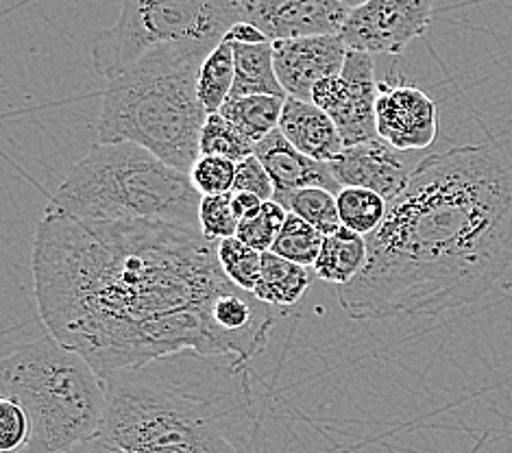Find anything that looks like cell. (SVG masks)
I'll use <instances>...</instances> for the list:
<instances>
[{"instance_id": "1", "label": "cell", "mask_w": 512, "mask_h": 453, "mask_svg": "<svg viewBox=\"0 0 512 453\" xmlns=\"http://www.w3.org/2000/svg\"><path fill=\"white\" fill-rule=\"evenodd\" d=\"M40 318L103 379L168 355H249L216 325L231 288L201 231L105 223L44 210L33 240Z\"/></svg>"}, {"instance_id": "2", "label": "cell", "mask_w": 512, "mask_h": 453, "mask_svg": "<svg viewBox=\"0 0 512 453\" xmlns=\"http://www.w3.org/2000/svg\"><path fill=\"white\" fill-rule=\"evenodd\" d=\"M338 303L353 321L436 316L482 301L512 264V164L495 144L423 155L367 238Z\"/></svg>"}, {"instance_id": "3", "label": "cell", "mask_w": 512, "mask_h": 453, "mask_svg": "<svg viewBox=\"0 0 512 453\" xmlns=\"http://www.w3.org/2000/svg\"><path fill=\"white\" fill-rule=\"evenodd\" d=\"M103 434L127 453H255L249 366L184 351L105 379Z\"/></svg>"}, {"instance_id": "4", "label": "cell", "mask_w": 512, "mask_h": 453, "mask_svg": "<svg viewBox=\"0 0 512 453\" xmlns=\"http://www.w3.org/2000/svg\"><path fill=\"white\" fill-rule=\"evenodd\" d=\"M210 53L201 46L157 48L109 81L96 125L101 144H138L190 175L207 120L199 70Z\"/></svg>"}, {"instance_id": "5", "label": "cell", "mask_w": 512, "mask_h": 453, "mask_svg": "<svg viewBox=\"0 0 512 453\" xmlns=\"http://www.w3.org/2000/svg\"><path fill=\"white\" fill-rule=\"evenodd\" d=\"M203 197L190 175L138 144H96L68 170L46 210L105 223H153L201 231Z\"/></svg>"}, {"instance_id": "6", "label": "cell", "mask_w": 512, "mask_h": 453, "mask_svg": "<svg viewBox=\"0 0 512 453\" xmlns=\"http://www.w3.org/2000/svg\"><path fill=\"white\" fill-rule=\"evenodd\" d=\"M0 399L16 401L29 416L31 438L24 453H72L103 434L105 379L51 334L5 355Z\"/></svg>"}, {"instance_id": "7", "label": "cell", "mask_w": 512, "mask_h": 453, "mask_svg": "<svg viewBox=\"0 0 512 453\" xmlns=\"http://www.w3.org/2000/svg\"><path fill=\"white\" fill-rule=\"evenodd\" d=\"M242 20L240 0H127L118 20L94 35L90 53L96 75L116 77L166 46L214 48Z\"/></svg>"}, {"instance_id": "8", "label": "cell", "mask_w": 512, "mask_h": 453, "mask_svg": "<svg viewBox=\"0 0 512 453\" xmlns=\"http://www.w3.org/2000/svg\"><path fill=\"white\" fill-rule=\"evenodd\" d=\"M380 83L375 81L373 57L349 51L343 72L314 85L312 103L334 120L345 146L362 144L377 136L375 107Z\"/></svg>"}, {"instance_id": "9", "label": "cell", "mask_w": 512, "mask_h": 453, "mask_svg": "<svg viewBox=\"0 0 512 453\" xmlns=\"http://www.w3.org/2000/svg\"><path fill=\"white\" fill-rule=\"evenodd\" d=\"M432 18L430 0H367L353 5L340 38L349 51L401 55L430 29Z\"/></svg>"}, {"instance_id": "10", "label": "cell", "mask_w": 512, "mask_h": 453, "mask_svg": "<svg viewBox=\"0 0 512 453\" xmlns=\"http://www.w3.org/2000/svg\"><path fill=\"white\" fill-rule=\"evenodd\" d=\"M353 5L345 0H240V11L242 20L275 44L340 35Z\"/></svg>"}, {"instance_id": "11", "label": "cell", "mask_w": 512, "mask_h": 453, "mask_svg": "<svg viewBox=\"0 0 512 453\" xmlns=\"http://www.w3.org/2000/svg\"><path fill=\"white\" fill-rule=\"evenodd\" d=\"M377 136L397 151L419 153L438 138V105L419 85L404 79L380 81L375 107Z\"/></svg>"}, {"instance_id": "12", "label": "cell", "mask_w": 512, "mask_h": 453, "mask_svg": "<svg viewBox=\"0 0 512 453\" xmlns=\"http://www.w3.org/2000/svg\"><path fill=\"white\" fill-rule=\"evenodd\" d=\"M412 157L414 153L397 151L382 138H375L345 146L343 153L329 162V168H332L340 188L371 190L390 203L408 188L414 170L423 159Z\"/></svg>"}, {"instance_id": "13", "label": "cell", "mask_w": 512, "mask_h": 453, "mask_svg": "<svg viewBox=\"0 0 512 453\" xmlns=\"http://www.w3.org/2000/svg\"><path fill=\"white\" fill-rule=\"evenodd\" d=\"M349 48L340 35L273 44L275 72L288 99L312 103L314 85L343 72Z\"/></svg>"}, {"instance_id": "14", "label": "cell", "mask_w": 512, "mask_h": 453, "mask_svg": "<svg viewBox=\"0 0 512 453\" xmlns=\"http://www.w3.org/2000/svg\"><path fill=\"white\" fill-rule=\"evenodd\" d=\"M255 157L260 159L268 177H271L275 194L306 188H321L332 194L343 190L329 164L316 162V159L299 153L279 129L255 146Z\"/></svg>"}, {"instance_id": "15", "label": "cell", "mask_w": 512, "mask_h": 453, "mask_svg": "<svg viewBox=\"0 0 512 453\" xmlns=\"http://www.w3.org/2000/svg\"><path fill=\"white\" fill-rule=\"evenodd\" d=\"M279 131L299 153L323 164L332 162L345 149V142L340 138L334 120L314 103L286 99Z\"/></svg>"}, {"instance_id": "16", "label": "cell", "mask_w": 512, "mask_h": 453, "mask_svg": "<svg viewBox=\"0 0 512 453\" xmlns=\"http://www.w3.org/2000/svg\"><path fill=\"white\" fill-rule=\"evenodd\" d=\"M369 260L367 238L356 234L347 227H338L334 234L323 238L319 260L314 264V275L325 284L338 288L349 286L356 279Z\"/></svg>"}, {"instance_id": "17", "label": "cell", "mask_w": 512, "mask_h": 453, "mask_svg": "<svg viewBox=\"0 0 512 453\" xmlns=\"http://www.w3.org/2000/svg\"><path fill=\"white\" fill-rule=\"evenodd\" d=\"M312 271L292 264L275 253L262 255V275L253 297L268 308H290L297 305L312 284Z\"/></svg>"}, {"instance_id": "18", "label": "cell", "mask_w": 512, "mask_h": 453, "mask_svg": "<svg viewBox=\"0 0 512 453\" xmlns=\"http://www.w3.org/2000/svg\"><path fill=\"white\" fill-rule=\"evenodd\" d=\"M229 44V42H227ZM236 81L231 96H282L288 99L275 72L273 44H231Z\"/></svg>"}, {"instance_id": "19", "label": "cell", "mask_w": 512, "mask_h": 453, "mask_svg": "<svg viewBox=\"0 0 512 453\" xmlns=\"http://www.w3.org/2000/svg\"><path fill=\"white\" fill-rule=\"evenodd\" d=\"M284 103L282 96H229L221 116L258 146L279 129Z\"/></svg>"}, {"instance_id": "20", "label": "cell", "mask_w": 512, "mask_h": 453, "mask_svg": "<svg viewBox=\"0 0 512 453\" xmlns=\"http://www.w3.org/2000/svg\"><path fill=\"white\" fill-rule=\"evenodd\" d=\"M234 81V48L223 42L205 57L199 70V99L207 116L221 114L223 105L229 101L231 92H234Z\"/></svg>"}, {"instance_id": "21", "label": "cell", "mask_w": 512, "mask_h": 453, "mask_svg": "<svg viewBox=\"0 0 512 453\" xmlns=\"http://www.w3.org/2000/svg\"><path fill=\"white\" fill-rule=\"evenodd\" d=\"M275 203L284 207L288 214H295L301 220H306L319 234L329 236L340 225V214H338V201L336 194L321 190V188H306V190H295V192H282L275 194Z\"/></svg>"}, {"instance_id": "22", "label": "cell", "mask_w": 512, "mask_h": 453, "mask_svg": "<svg viewBox=\"0 0 512 453\" xmlns=\"http://www.w3.org/2000/svg\"><path fill=\"white\" fill-rule=\"evenodd\" d=\"M340 225L369 238L384 223L388 201L377 192L362 188H343L336 194Z\"/></svg>"}, {"instance_id": "23", "label": "cell", "mask_w": 512, "mask_h": 453, "mask_svg": "<svg viewBox=\"0 0 512 453\" xmlns=\"http://www.w3.org/2000/svg\"><path fill=\"white\" fill-rule=\"evenodd\" d=\"M323 238L325 236L319 234L312 225H308L306 220H301L295 214H288L271 253L303 268H314L323 247Z\"/></svg>"}, {"instance_id": "24", "label": "cell", "mask_w": 512, "mask_h": 453, "mask_svg": "<svg viewBox=\"0 0 512 453\" xmlns=\"http://www.w3.org/2000/svg\"><path fill=\"white\" fill-rule=\"evenodd\" d=\"M262 255L260 251L251 249L249 244L240 242L238 238H227L218 242V262L225 277L236 288L253 295L258 288V281L262 275Z\"/></svg>"}, {"instance_id": "25", "label": "cell", "mask_w": 512, "mask_h": 453, "mask_svg": "<svg viewBox=\"0 0 512 453\" xmlns=\"http://www.w3.org/2000/svg\"><path fill=\"white\" fill-rule=\"evenodd\" d=\"M201 155L225 157L229 162L240 164L255 155V144L227 122L221 114L207 116L201 133Z\"/></svg>"}, {"instance_id": "26", "label": "cell", "mask_w": 512, "mask_h": 453, "mask_svg": "<svg viewBox=\"0 0 512 453\" xmlns=\"http://www.w3.org/2000/svg\"><path fill=\"white\" fill-rule=\"evenodd\" d=\"M286 218H288V212L282 205L275 201H268L260 207L258 214L240 220L236 238L240 242L249 244V247L255 251L271 253L279 231H282V227L286 223Z\"/></svg>"}, {"instance_id": "27", "label": "cell", "mask_w": 512, "mask_h": 453, "mask_svg": "<svg viewBox=\"0 0 512 453\" xmlns=\"http://www.w3.org/2000/svg\"><path fill=\"white\" fill-rule=\"evenodd\" d=\"M236 166L225 157L201 155L190 170V181L201 197H218V194L234 192Z\"/></svg>"}, {"instance_id": "28", "label": "cell", "mask_w": 512, "mask_h": 453, "mask_svg": "<svg viewBox=\"0 0 512 453\" xmlns=\"http://www.w3.org/2000/svg\"><path fill=\"white\" fill-rule=\"evenodd\" d=\"M240 220L231 205V192L218 194V197H203L199 210L201 234L212 242H223L227 238H236Z\"/></svg>"}, {"instance_id": "29", "label": "cell", "mask_w": 512, "mask_h": 453, "mask_svg": "<svg viewBox=\"0 0 512 453\" xmlns=\"http://www.w3.org/2000/svg\"><path fill=\"white\" fill-rule=\"evenodd\" d=\"M31 438L29 416L16 401L0 399V451L14 453L27 449Z\"/></svg>"}, {"instance_id": "30", "label": "cell", "mask_w": 512, "mask_h": 453, "mask_svg": "<svg viewBox=\"0 0 512 453\" xmlns=\"http://www.w3.org/2000/svg\"><path fill=\"white\" fill-rule=\"evenodd\" d=\"M234 192H249L255 194V197L262 199L264 203L275 199V186L271 177H268L266 168L255 155L247 157L245 162H240L236 166V183H234Z\"/></svg>"}, {"instance_id": "31", "label": "cell", "mask_w": 512, "mask_h": 453, "mask_svg": "<svg viewBox=\"0 0 512 453\" xmlns=\"http://www.w3.org/2000/svg\"><path fill=\"white\" fill-rule=\"evenodd\" d=\"M225 42H229V44H266L268 40L258 27H253L251 22L240 20L229 29V33L225 35Z\"/></svg>"}, {"instance_id": "32", "label": "cell", "mask_w": 512, "mask_h": 453, "mask_svg": "<svg viewBox=\"0 0 512 453\" xmlns=\"http://www.w3.org/2000/svg\"><path fill=\"white\" fill-rule=\"evenodd\" d=\"M231 205H234V212H236L238 220H245L253 214H258L264 201L249 192H231Z\"/></svg>"}, {"instance_id": "33", "label": "cell", "mask_w": 512, "mask_h": 453, "mask_svg": "<svg viewBox=\"0 0 512 453\" xmlns=\"http://www.w3.org/2000/svg\"><path fill=\"white\" fill-rule=\"evenodd\" d=\"M72 453H127L125 449H120L112 438H107L105 434L92 438L90 443L81 445L79 449H75Z\"/></svg>"}]
</instances>
